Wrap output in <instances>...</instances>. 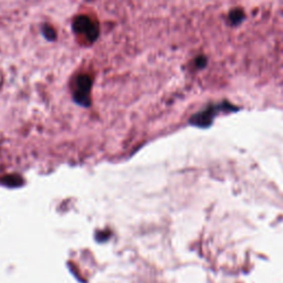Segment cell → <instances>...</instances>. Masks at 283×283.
<instances>
[{
	"label": "cell",
	"instance_id": "cell-1",
	"mask_svg": "<svg viewBox=\"0 0 283 283\" xmlns=\"http://www.w3.org/2000/svg\"><path fill=\"white\" fill-rule=\"evenodd\" d=\"M93 81L86 74L78 75L73 81L72 96L73 101L80 106L89 107L91 105V88Z\"/></svg>",
	"mask_w": 283,
	"mask_h": 283
},
{
	"label": "cell",
	"instance_id": "cell-2",
	"mask_svg": "<svg viewBox=\"0 0 283 283\" xmlns=\"http://www.w3.org/2000/svg\"><path fill=\"white\" fill-rule=\"evenodd\" d=\"M237 107H233L229 103H222V104L218 105H209L206 107L205 110L198 112L197 114L190 118V123L195 126L199 127H207L214 121V118L218 115V114L222 111H236Z\"/></svg>",
	"mask_w": 283,
	"mask_h": 283
},
{
	"label": "cell",
	"instance_id": "cell-3",
	"mask_svg": "<svg viewBox=\"0 0 283 283\" xmlns=\"http://www.w3.org/2000/svg\"><path fill=\"white\" fill-rule=\"evenodd\" d=\"M72 30L74 34L84 36L90 42H94L100 35L99 27L86 16H79L73 20Z\"/></svg>",
	"mask_w": 283,
	"mask_h": 283
},
{
	"label": "cell",
	"instance_id": "cell-4",
	"mask_svg": "<svg viewBox=\"0 0 283 283\" xmlns=\"http://www.w3.org/2000/svg\"><path fill=\"white\" fill-rule=\"evenodd\" d=\"M244 19H246V15H244L243 10L240 8L233 9L229 13V21L233 26H238L242 24Z\"/></svg>",
	"mask_w": 283,
	"mask_h": 283
},
{
	"label": "cell",
	"instance_id": "cell-5",
	"mask_svg": "<svg viewBox=\"0 0 283 283\" xmlns=\"http://www.w3.org/2000/svg\"><path fill=\"white\" fill-rule=\"evenodd\" d=\"M41 34L46 38L48 41H54L57 39V34L51 26L49 25H43L41 27Z\"/></svg>",
	"mask_w": 283,
	"mask_h": 283
},
{
	"label": "cell",
	"instance_id": "cell-6",
	"mask_svg": "<svg viewBox=\"0 0 283 283\" xmlns=\"http://www.w3.org/2000/svg\"><path fill=\"white\" fill-rule=\"evenodd\" d=\"M195 63H196V65H197V67H198L199 69H203V68L206 67L207 59H206V57H204V56H200V57H198L197 59L195 60Z\"/></svg>",
	"mask_w": 283,
	"mask_h": 283
}]
</instances>
